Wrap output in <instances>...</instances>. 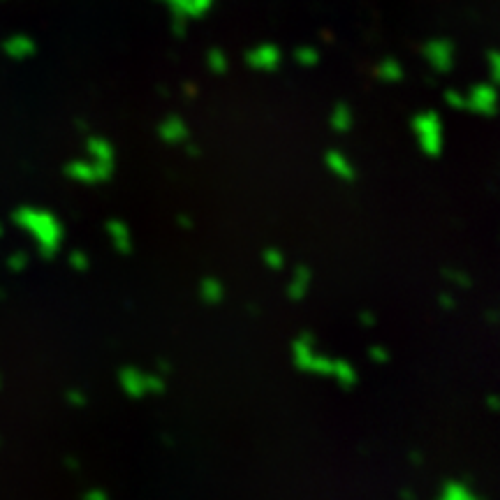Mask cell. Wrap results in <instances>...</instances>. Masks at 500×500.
<instances>
[{
	"label": "cell",
	"mask_w": 500,
	"mask_h": 500,
	"mask_svg": "<svg viewBox=\"0 0 500 500\" xmlns=\"http://www.w3.org/2000/svg\"><path fill=\"white\" fill-rule=\"evenodd\" d=\"M17 221H21V225H24L28 232H33L35 239H40L44 253H49L51 248L58 246V225L54 223L51 216L40 214V211L24 209V211H19Z\"/></svg>",
	"instance_id": "cell-1"
},
{
	"label": "cell",
	"mask_w": 500,
	"mask_h": 500,
	"mask_svg": "<svg viewBox=\"0 0 500 500\" xmlns=\"http://www.w3.org/2000/svg\"><path fill=\"white\" fill-rule=\"evenodd\" d=\"M5 49L10 51V56L14 58H26L30 56V51H33V42H30L28 37H12V40L5 44Z\"/></svg>",
	"instance_id": "cell-2"
}]
</instances>
